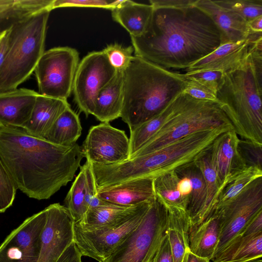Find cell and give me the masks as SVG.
<instances>
[{"label":"cell","instance_id":"4dcf8cb0","mask_svg":"<svg viewBox=\"0 0 262 262\" xmlns=\"http://www.w3.org/2000/svg\"><path fill=\"white\" fill-rule=\"evenodd\" d=\"M194 164L201 171L207 188V198L202 223L214 212L221 191V186L212 161L210 148L196 160Z\"/></svg>","mask_w":262,"mask_h":262},{"label":"cell","instance_id":"db71d44e","mask_svg":"<svg viewBox=\"0 0 262 262\" xmlns=\"http://www.w3.org/2000/svg\"><path fill=\"white\" fill-rule=\"evenodd\" d=\"M156 255L149 262H156Z\"/></svg>","mask_w":262,"mask_h":262},{"label":"cell","instance_id":"603a6c76","mask_svg":"<svg viewBox=\"0 0 262 262\" xmlns=\"http://www.w3.org/2000/svg\"><path fill=\"white\" fill-rule=\"evenodd\" d=\"M123 102V71H117L98 94L93 115L102 122H109L120 117Z\"/></svg>","mask_w":262,"mask_h":262},{"label":"cell","instance_id":"c3c4849f","mask_svg":"<svg viewBox=\"0 0 262 262\" xmlns=\"http://www.w3.org/2000/svg\"><path fill=\"white\" fill-rule=\"evenodd\" d=\"M8 30L0 33V67L2 64L7 50Z\"/></svg>","mask_w":262,"mask_h":262},{"label":"cell","instance_id":"9a60e30c","mask_svg":"<svg viewBox=\"0 0 262 262\" xmlns=\"http://www.w3.org/2000/svg\"><path fill=\"white\" fill-rule=\"evenodd\" d=\"M45 209L46 220L37 262H56L74 242V221L66 206L59 203L51 204Z\"/></svg>","mask_w":262,"mask_h":262},{"label":"cell","instance_id":"6da1fadb","mask_svg":"<svg viewBox=\"0 0 262 262\" xmlns=\"http://www.w3.org/2000/svg\"><path fill=\"white\" fill-rule=\"evenodd\" d=\"M153 8L144 32L130 36L135 55L166 69L186 70L224 43L213 20L194 5Z\"/></svg>","mask_w":262,"mask_h":262},{"label":"cell","instance_id":"bcb514c9","mask_svg":"<svg viewBox=\"0 0 262 262\" xmlns=\"http://www.w3.org/2000/svg\"><path fill=\"white\" fill-rule=\"evenodd\" d=\"M196 0H150L153 7L182 8L194 5Z\"/></svg>","mask_w":262,"mask_h":262},{"label":"cell","instance_id":"f546056e","mask_svg":"<svg viewBox=\"0 0 262 262\" xmlns=\"http://www.w3.org/2000/svg\"><path fill=\"white\" fill-rule=\"evenodd\" d=\"M79 115L68 106L56 119L43 139L60 146H70L76 143L81 134Z\"/></svg>","mask_w":262,"mask_h":262},{"label":"cell","instance_id":"4fadbf2b","mask_svg":"<svg viewBox=\"0 0 262 262\" xmlns=\"http://www.w3.org/2000/svg\"><path fill=\"white\" fill-rule=\"evenodd\" d=\"M82 149L91 163L102 165L120 163L129 158V140L124 131L109 122H102L90 128Z\"/></svg>","mask_w":262,"mask_h":262},{"label":"cell","instance_id":"f6af8a7d","mask_svg":"<svg viewBox=\"0 0 262 262\" xmlns=\"http://www.w3.org/2000/svg\"><path fill=\"white\" fill-rule=\"evenodd\" d=\"M156 262H173L171 248L167 234L162 241L157 252Z\"/></svg>","mask_w":262,"mask_h":262},{"label":"cell","instance_id":"44dd1931","mask_svg":"<svg viewBox=\"0 0 262 262\" xmlns=\"http://www.w3.org/2000/svg\"><path fill=\"white\" fill-rule=\"evenodd\" d=\"M69 105L67 100L38 94L30 118L23 128L31 136L43 139L58 117Z\"/></svg>","mask_w":262,"mask_h":262},{"label":"cell","instance_id":"ac0fdd59","mask_svg":"<svg viewBox=\"0 0 262 262\" xmlns=\"http://www.w3.org/2000/svg\"><path fill=\"white\" fill-rule=\"evenodd\" d=\"M153 179L140 178L97 188V196L106 203L124 206L152 201L156 198Z\"/></svg>","mask_w":262,"mask_h":262},{"label":"cell","instance_id":"5b68a950","mask_svg":"<svg viewBox=\"0 0 262 262\" xmlns=\"http://www.w3.org/2000/svg\"><path fill=\"white\" fill-rule=\"evenodd\" d=\"M186 86L183 74L133 56L123 71L120 117L132 132L162 112Z\"/></svg>","mask_w":262,"mask_h":262},{"label":"cell","instance_id":"60d3db41","mask_svg":"<svg viewBox=\"0 0 262 262\" xmlns=\"http://www.w3.org/2000/svg\"><path fill=\"white\" fill-rule=\"evenodd\" d=\"M121 0H54L53 9L62 7L98 8L112 10Z\"/></svg>","mask_w":262,"mask_h":262},{"label":"cell","instance_id":"30bf717a","mask_svg":"<svg viewBox=\"0 0 262 262\" xmlns=\"http://www.w3.org/2000/svg\"><path fill=\"white\" fill-rule=\"evenodd\" d=\"M152 201L132 217L116 225L86 230L74 224V242L81 256L104 262L139 226Z\"/></svg>","mask_w":262,"mask_h":262},{"label":"cell","instance_id":"ee69618b","mask_svg":"<svg viewBox=\"0 0 262 262\" xmlns=\"http://www.w3.org/2000/svg\"><path fill=\"white\" fill-rule=\"evenodd\" d=\"M260 233H262V210L253 217L238 236H251Z\"/></svg>","mask_w":262,"mask_h":262},{"label":"cell","instance_id":"d6a6232c","mask_svg":"<svg viewBox=\"0 0 262 262\" xmlns=\"http://www.w3.org/2000/svg\"><path fill=\"white\" fill-rule=\"evenodd\" d=\"M174 100L160 114L130 132L129 138V157L138 150L166 122L173 112Z\"/></svg>","mask_w":262,"mask_h":262},{"label":"cell","instance_id":"7c38bea8","mask_svg":"<svg viewBox=\"0 0 262 262\" xmlns=\"http://www.w3.org/2000/svg\"><path fill=\"white\" fill-rule=\"evenodd\" d=\"M116 72L103 51L91 52L79 62L72 92L79 111L86 117L93 115L98 94L112 79Z\"/></svg>","mask_w":262,"mask_h":262},{"label":"cell","instance_id":"83f0119b","mask_svg":"<svg viewBox=\"0 0 262 262\" xmlns=\"http://www.w3.org/2000/svg\"><path fill=\"white\" fill-rule=\"evenodd\" d=\"M179 176L186 177L190 181L191 193L187 209L190 222V232L202 222L207 198V188L203 174L199 167L191 163L175 170Z\"/></svg>","mask_w":262,"mask_h":262},{"label":"cell","instance_id":"e575fe53","mask_svg":"<svg viewBox=\"0 0 262 262\" xmlns=\"http://www.w3.org/2000/svg\"><path fill=\"white\" fill-rule=\"evenodd\" d=\"M260 177H262V170L256 167H246L236 173L229 179L221 191L215 210L231 200L245 187Z\"/></svg>","mask_w":262,"mask_h":262},{"label":"cell","instance_id":"2e32d148","mask_svg":"<svg viewBox=\"0 0 262 262\" xmlns=\"http://www.w3.org/2000/svg\"><path fill=\"white\" fill-rule=\"evenodd\" d=\"M261 36V33H253L246 39L224 43L185 70L186 72L214 70L224 73L231 71L243 62L249 53L253 41Z\"/></svg>","mask_w":262,"mask_h":262},{"label":"cell","instance_id":"7dc6e473","mask_svg":"<svg viewBox=\"0 0 262 262\" xmlns=\"http://www.w3.org/2000/svg\"><path fill=\"white\" fill-rule=\"evenodd\" d=\"M81 257V253L73 242L56 262H82Z\"/></svg>","mask_w":262,"mask_h":262},{"label":"cell","instance_id":"d590c367","mask_svg":"<svg viewBox=\"0 0 262 262\" xmlns=\"http://www.w3.org/2000/svg\"><path fill=\"white\" fill-rule=\"evenodd\" d=\"M220 6L238 14L247 23L262 15V0L214 1Z\"/></svg>","mask_w":262,"mask_h":262},{"label":"cell","instance_id":"7bdbcfd3","mask_svg":"<svg viewBox=\"0 0 262 262\" xmlns=\"http://www.w3.org/2000/svg\"><path fill=\"white\" fill-rule=\"evenodd\" d=\"M183 93L196 99L217 102L216 94L214 92L193 80L186 79Z\"/></svg>","mask_w":262,"mask_h":262},{"label":"cell","instance_id":"f907efd6","mask_svg":"<svg viewBox=\"0 0 262 262\" xmlns=\"http://www.w3.org/2000/svg\"><path fill=\"white\" fill-rule=\"evenodd\" d=\"M186 262H211L210 260L199 256L191 252L188 249L186 251Z\"/></svg>","mask_w":262,"mask_h":262},{"label":"cell","instance_id":"8992f818","mask_svg":"<svg viewBox=\"0 0 262 262\" xmlns=\"http://www.w3.org/2000/svg\"><path fill=\"white\" fill-rule=\"evenodd\" d=\"M50 12H40L8 30L7 50L0 67V92L17 89L34 72L45 52Z\"/></svg>","mask_w":262,"mask_h":262},{"label":"cell","instance_id":"e0dca14e","mask_svg":"<svg viewBox=\"0 0 262 262\" xmlns=\"http://www.w3.org/2000/svg\"><path fill=\"white\" fill-rule=\"evenodd\" d=\"M239 139L234 129H231L220 135L210 148L221 191L232 177L246 167L238 151Z\"/></svg>","mask_w":262,"mask_h":262},{"label":"cell","instance_id":"f1b7e54d","mask_svg":"<svg viewBox=\"0 0 262 262\" xmlns=\"http://www.w3.org/2000/svg\"><path fill=\"white\" fill-rule=\"evenodd\" d=\"M262 257V233L238 236L211 259L212 262H242Z\"/></svg>","mask_w":262,"mask_h":262},{"label":"cell","instance_id":"277c9868","mask_svg":"<svg viewBox=\"0 0 262 262\" xmlns=\"http://www.w3.org/2000/svg\"><path fill=\"white\" fill-rule=\"evenodd\" d=\"M233 129L223 125L190 134L171 142L148 154L117 164H93L92 169L98 188L143 177L156 178L194 163L224 132Z\"/></svg>","mask_w":262,"mask_h":262},{"label":"cell","instance_id":"52a82bcc","mask_svg":"<svg viewBox=\"0 0 262 262\" xmlns=\"http://www.w3.org/2000/svg\"><path fill=\"white\" fill-rule=\"evenodd\" d=\"M223 125L232 126L217 102L196 99L183 92L175 99L166 122L129 159L152 152L190 134Z\"/></svg>","mask_w":262,"mask_h":262},{"label":"cell","instance_id":"d6986e66","mask_svg":"<svg viewBox=\"0 0 262 262\" xmlns=\"http://www.w3.org/2000/svg\"><path fill=\"white\" fill-rule=\"evenodd\" d=\"M38 94L24 88L0 92V126L23 128L30 118Z\"/></svg>","mask_w":262,"mask_h":262},{"label":"cell","instance_id":"f35d334b","mask_svg":"<svg viewBox=\"0 0 262 262\" xmlns=\"http://www.w3.org/2000/svg\"><path fill=\"white\" fill-rule=\"evenodd\" d=\"M238 148L246 167H253L262 170L261 144L239 139Z\"/></svg>","mask_w":262,"mask_h":262},{"label":"cell","instance_id":"d4e9b609","mask_svg":"<svg viewBox=\"0 0 262 262\" xmlns=\"http://www.w3.org/2000/svg\"><path fill=\"white\" fill-rule=\"evenodd\" d=\"M165 205L167 214V236L173 262H182L186 250L189 249V216L186 210Z\"/></svg>","mask_w":262,"mask_h":262},{"label":"cell","instance_id":"3957f363","mask_svg":"<svg viewBox=\"0 0 262 262\" xmlns=\"http://www.w3.org/2000/svg\"><path fill=\"white\" fill-rule=\"evenodd\" d=\"M262 36L243 62L224 73L216 101L243 139L262 145Z\"/></svg>","mask_w":262,"mask_h":262},{"label":"cell","instance_id":"9c48e42d","mask_svg":"<svg viewBox=\"0 0 262 262\" xmlns=\"http://www.w3.org/2000/svg\"><path fill=\"white\" fill-rule=\"evenodd\" d=\"M79 63L75 49L59 47L45 51L34 70L39 94L67 100L72 93Z\"/></svg>","mask_w":262,"mask_h":262},{"label":"cell","instance_id":"ffe728a7","mask_svg":"<svg viewBox=\"0 0 262 262\" xmlns=\"http://www.w3.org/2000/svg\"><path fill=\"white\" fill-rule=\"evenodd\" d=\"M194 5L208 14L221 31L224 43L248 38L253 33L247 22L238 14L217 5L214 1L196 0Z\"/></svg>","mask_w":262,"mask_h":262},{"label":"cell","instance_id":"484cf974","mask_svg":"<svg viewBox=\"0 0 262 262\" xmlns=\"http://www.w3.org/2000/svg\"><path fill=\"white\" fill-rule=\"evenodd\" d=\"M153 9L150 4L121 0L119 4L111 10L112 16L114 21L126 30L130 36L137 37L145 31Z\"/></svg>","mask_w":262,"mask_h":262},{"label":"cell","instance_id":"7402d4cb","mask_svg":"<svg viewBox=\"0 0 262 262\" xmlns=\"http://www.w3.org/2000/svg\"><path fill=\"white\" fill-rule=\"evenodd\" d=\"M150 202L151 201L129 206L106 203L89 209L82 219L74 224L86 230L116 225L135 215Z\"/></svg>","mask_w":262,"mask_h":262},{"label":"cell","instance_id":"816d5d0a","mask_svg":"<svg viewBox=\"0 0 262 262\" xmlns=\"http://www.w3.org/2000/svg\"><path fill=\"white\" fill-rule=\"evenodd\" d=\"M262 257L256 258L251 260L244 261L242 262H262Z\"/></svg>","mask_w":262,"mask_h":262},{"label":"cell","instance_id":"74e56055","mask_svg":"<svg viewBox=\"0 0 262 262\" xmlns=\"http://www.w3.org/2000/svg\"><path fill=\"white\" fill-rule=\"evenodd\" d=\"M102 51L116 71H124L126 69L134 51L132 46L125 47L117 43L107 45Z\"/></svg>","mask_w":262,"mask_h":262},{"label":"cell","instance_id":"1f68e13d","mask_svg":"<svg viewBox=\"0 0 262 262\" xmlns=\"http://www.w3.org/2000/svg\"><path fill=\"white\" fill-rule=\"evenodd\" d=\"M180 178L175 171L160 175L153 179L156 196L166 204L187 210L189 199L182 193Z\"/></svg>","mask_w":262,"mask_h":262},{"label":"cell","instance_id":"8d00e7d4","mask_svg":"<svg viewBox=\"0 0 262 262\" xmlns=\"http://www.w3.org/2000/svg\"><path fill=\"white\" fill-rule=\"evenodd\" d=\"M17 189L0 156V213L12 206Z\"/></svg>","mask_w":262,"mask_h":262},{"label":"cell","instance_id":"4316f807","mask_svg":"<svg viewBox=\"0 0 262 262\" xmlns=\"http://www.w3.org/2000/svg\"><path fill=\"white\" fill-rule=\"evenodd\" d=\"M54 0H0V33L44 11L53 10Z\"/></svg>","mask_w":262,"mask_h":262},{"label":"cell","instance_id":"cb8c5ba5","mask_svg":"<svg viewBox=\"0 0 262 262\" xmlns=\"http://www.w3.org/2000/svg\"><path fill=\"white\" fill-rule=\"evenodd\" d=\"M221 224V215L214 210L206 220L190 232V251L211 261L219 244Z\"/></svg>","mask_w":262,"mask_h":262},{"label":"cell","instance_id":"b9f144b4","mask_svg":"<svg viewBox=\"0 0 262 262\" xmlns=\"http://www.w3.org/2000/svg\"><path fill=\"white\" fill-rule=\"evenodd\" d=\"M85 164L86 174L85 202L88 210L90 208L103 205L106 203L102 202L97 196V186L92 171L91 163L86 160Z\"/></svg>","mask_w":262,"mask_h":262},{"label":"cell","instance_id":"7a4b0ae2","mask_svg":"<svg viewBox=\"0 0 262 262\" xmlns=\"http://www.w3.org/2000/svg\"><path fill=\"white\" fill-rule=\"evenodd\" d=\"M0 156L17 188L38 200L49 199L71 181L85 157L76 143L60 146L21 128L1 126Z\"/></svg>","mask_w":262,"mask_h":262},{"label":"cell","instance_id":"ab89813d","mask_svg":"<svg viewBox=\"0 0 262 262\" xmlns=\"http://www.w3.org/2000/svg\"><path fill=\"white\" fill-rule=\"evenodd\" d=\"M224 73L221 71L208 70L194 72H186L185 79L196 81L208 88L215 94L221 82Z\"/></svg>","mask_w":262,"mask_h":262},{"label":"cell","instance_id":"ba28073f","mask_svg":"<svg viewBox=\"0 0 262 262\" xmlns=\"http://www.w3.org/2000/svg\"><path fill=\"white\" fill-rule=\"evenodd\" d=\"M165 204L156 196L139 226L104 262H149L167 234Z\"/></svg>","mask_w":262,"mask_h":262},{"label":"cell","instance_id":"8fae6325","mask_svg":"<svg viewBox=\"0 0 262 262\" xmlns=\"http://www.w3.org/2000/svg\"><path fill=\"white\" fill-rule=\"evenodd\" d=\"M215 210L221 215L222 224L213 257L237 237L253 217L262 210V177L252 181L233 199Z\"/></svg>","mask_w":262,"mask_h":262},{"label":"cell","instance_id":"5bb4252c","mask_svg":"<svg viewBox=\"0 0 262 262\" xmlns=\"http://www.w3.org/2000/svg\"><path fill=\"white\" fill-rule=\"evenodd\" d=\"M46 211L26 219L0 245V262H37Z\"/></svg>","mask_w":262,"mask_h":262},{"label":"cell","instance_id":"f5cc1de1","mask_svg":"<svg viewBox=\"0 0 262 262\" xmlns=\"http://www.w3.org/2000/svg\"><path fill=\"white\" fill-rule=\"evenodd\" d=\"M182 262H186V252L184 254V256L183 257V260L182 261Z\"/></svg>","mask_w":262,"mask_h":262},{"label":"cell","instance_id":"836d02e7","mask_svg":"<svg viewBox=\"0 0 262 262\" xmlns=\"http://www.w3.org/2000/svg\"><path fill=\"white\" fill-rule=\"evenodd\" d=\"M80 168V172L64 200L66 207L68 209L74 223L79 222L87 211L85 202L86 184L85 163Z\"/></svg>","mask_w":262,"mask_h":262},{"label":"cell","instance_id":"681fc988","mask_svg":"<svg viewBox=\"0 0 262 262\" xmlns=\"http://www.w3.org/2000/svg\"><path fill=\"white\" fill-rule=\"evenodd\" d=\"M247 25L251 32L262 33V15L248 21Z\"/></svg>","mask_w":262,"mask_h":262}]
</instances>
